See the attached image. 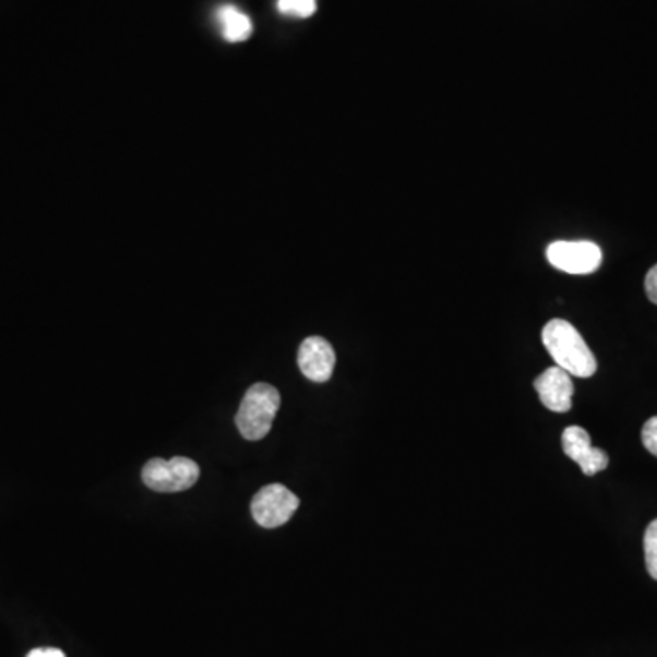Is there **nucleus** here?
I'll return each mask as SVG.
<instances>
[{"instance_id": "obj_1", "label": "nucleus", "mask_w": 657, "mask_h": 657, "mask_svg": "<svg viewBox=\"0 0 657 657\" xmlns=\"http://www.w3.org/2000/svg\"><path fill=\"white\" fill-rule=\"evenodd\" d=\"M542 344L558 368L572 377L590 379L596 374L597 360L580 331L561 318L550 320L542 329Z\"/></svg>"}, {"instance_id": "obj_2", "label": "nucleus", "mask_w": 657, "mask_h": 657, "mask_svg": "<svg viewBox=\"0 0 657 657\" xmlns=\"http://www.w3.org/2000/svg\"><path fill=\"white\" fill-rule=\"evenodd\" d=\"M282 396L271 384L260 382L247 391L240 409L236 413V426L247 441H262L273 428L278 415Z\"/></svg>"}, {"instance_id": "obj_3", "label": "nucleus", "mask_w": 657, "mask_h": 657, "mask_svg": "<svg viewBox=\"0 0 657 657\" xmlns=\"http://www.w3.org/2000/svg\"><path fill=\"white\" fill-rule=\"evenodd\" d=\"M143 482L146 488L159 493H178L190 490L200 479V466L187 457L152 458L143 468Z\"/></svg>"}, {"instance_id": "obj_4", "label": "nucleus", "mask_w": 657, "mask_h": 657, "mask_svg": "<svg viewBox=\"0 0 657 657\" xmlns=\"http://www.w3.org/2000/svg\"><path fill=\"white\" fill-rule=\"evenodd\" d=\"M300 499L284 485L265 486L251 502L252 517L263 528H279L295 515Z\"/></svg>"}, {"instance_id": "obj_5", "label": "nucleus", "mask_w": 657, "mask_h": 657, "mask_svg": "<svg viewBox=\"0 0 657 657\" xmlns=\"http://www.w3.org/2000/svg\"><path fill=\"white\" fill-rule=\"evenodd\" d=\"M546 258L558 271L583 276L601 267L602 251L592 241H553L546 249Z\"/></svg>"}, {"instance_id": "obj_6", "label": "nucleus", "mask_w": 657, "mask_h": 657, "mask_svg": "<svg viewBox=\"0 0 657 657\" xmlns=\"http://www.w3.org/2000/svg\"><path fill=\"white\" fill-rule=\"evenodd\" d=\"M563 450L566 457L580 464L586 477H594L608 468V453L601 447L592 446L590 433L581 426H570L563 431Z\"/></svg>"}, {"instance_id": "obj_7", "label": "nucleus", "mask_w": 657, "mask_h": 657, "mask_svg": "<svg viewBox=\"0 0 657 657\" xmlns=\"http://www.w3.org/2000/svg\"><path fill=\"white\" fill-rule=\"evenodd\" d=\"M336 366V353L322 336H309L301 342L298 351V368L311 382H327Z\"/></svg>"}, {"instance_id": "obj_8", "label": "nucleus", "mask_w": 657, "mask_h": 657, "mask_svg": "<svg viewBox=\"0 0 657 657\" xmlns=\"http://www.w3.org/2000/svg\"><path fill=\"white\" fill-rule=\"evenodd\" d=\"M535 391L546 409L553 413H566L572 409V396H574V382L572 374L564 369L553 366L546 369L545 373L535 379Z\"/></svg>"}, {"instance_id": "obj_9", "label": "nucleus", "mask_w": 657, "mask_h": 657, "mask_svg": "<svg viewBox=\"0 0 657 657\" xmlns=\"http://www.w3.org/2000/svg\"><path fill=\"white\" fill-rule=\"evenodd\" d=\"M225 39L229 43H243L252 35L251 19L235 7H222L217 10Z\"/></svg>"}, {"instance_id": "obj_10", "label": "nucleus", "mask_w": 657, "mask_h": 657, "mask_svg": "<svg viewBox=\"0 0 657 657\" xmlns=\"http://www.w3.org/2000/svg\"><path fill=\"white\" fill-rule=\"evenodd\" d=\"M643 545H645L646 570L652 580L657 581V518L646 526Z\"/></svg>"}, {"instance_id": "obj_11", "label": "nucleus", "mask_w": 657, "mask_h": 657, "mask_svg": "<svg viewBox=\"0 0 657 657\" xmlns=\"http://www.w3.org/2000/svg\"><path fill=\"white\" fill-rule=\"evenodd\" d=\"M278 12L289 17L309 19L316 12V0H278Z\"/></svg>"}, {"instance_id": "obj_12", "label": "nucleus", "mask_w": 657, "mask_h": 657, "mask_svg": "<svg viewBox=\"0 0 657 657\" xmlns=\"http://www.w3.org/2000/svg\"><path fill=\"white\" fill-rule=\"evenodd\" d=\"M641 441H643L646 452L657 457V417L646 420L643 431H641Z\"/></svg>"}, {"instance_id": "obj_13", "label": "nucleus", "mask_w": 657, "mask_h": 657, "mask_svg": "<svg viewBox=\"0 0 657 657\" xmlns=\"http://www.w3.org/2000/svg\"><path fill=\"white\" fill-rule=\"evenodd\" d=\"M645 290L648 300L657 306V265H654V267L648 271V274H646Z\"/></svg>"}, {"instance_id": "obj_14", "label": "nucleus", "mask_w": 657, "mask_h": 657, "mask_svg": "<svg viewBox=\"0 0 657 657\" xmlns=\"http://www.w3.org/2000/svg\"><path fill=\"white\" fill-rule=\"evenodd\" d=\"M26 657H67L59 648H34Z\"/></svg>"}]
</instances>
